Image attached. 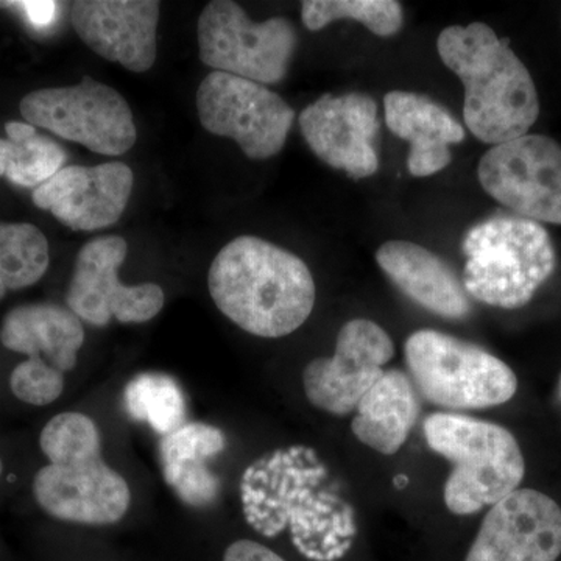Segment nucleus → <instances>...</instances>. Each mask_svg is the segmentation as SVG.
Returning <instances> with one entry per match:
<instances>
[{
  "label": "nucleus",
  "mask_w": 561,
  "mask_h": 561,
  "mask_svg": "<svg viewBox=\"0 0 561 561\" xmlns=\"http://www.w3.org/2000/svg\"><path fill=\"white\" fill-rule=\"evenodd\" d=\"M404 354L421 397L440 408H494L511 401L518 390L515 371L500 357L440 331L413 332Z\"/></svg>",
  "instance_id": "obj_5"
},
{
  "label": "nucleus",
  "mask_w": 561,
  "mask_h": 561,
  "mask_svg": "<svg viewBox=\"0 0 561 561\" xmlns=\"http://www.w3.org/2000/svg\"><path fill=\"white\" fill-rule=\"evenodd\" d=\"M351 430L357 440L383 456L402 448L420 415V397L409 375L383 373L357 405Z\"/></svg>",
  "instance_id": "obj_20"
},
{
  "label": "nucleus",
  "mask_w": 561,
  "mask_h": 561,
  "mask_svg": "<svg viewBox=\"0 0 561 561\" xmlns=\"http://www.w3.org/2000/svg\"><path fill=\"white\" fill-rule=\"evenodd\" d=\"M5 131L9 138H0V176L18 186H41L68 160L60 144L39 135L27 122H7Z\"/></svg>",
  "instance_id": "obj_22"
},
{
  "label": "nucleus",
  "mask_w": 561,
  "mask_h": 561,
  "mask_svg": "<svg viewBox=\"0 0 561 561\" xmlns=\"http://www.w3.org/2000/svg\"><path fill=\"white\" fill-rule=\"evenodd\" d=\"M224 561H286L272 549L256 541L239 540L232 542L225 552Z\"/></svg>",
  "instance_id": "obj_29"
},
{
  "label": "nucleus",
  "mask_w": 561,
  "mask_h": 561,
  "mask_svg": "<svg viewBox=\"0 0 561 561\" xmlns=\"http://www.w3.org/2000/svg\"><path fill=\"white\" fill-rule=\"evenodd\" d=\"M0 7L20 9L35 28H47L57 16L58 3L51 0H31V2H0Z\"/></svg>",
  "instance_id": "obj_28"
},
{
  "label": "nucleus",
  "mask_w": 561,
  "mask_h": 561,
  "mask_svg": "<svg viewBox=\"0 0 561 561\" xmlns=\"http://www.w3.org/2000/svg\"><path fill=\"white\" fill-rule=\"evenodd\" d=\"M393 356V341L375 321H346L339 331L334 356L319 357L306 365L302 371L306 397L320 411L350 415L382 378L383 365Z\"/></svg>",
  "instance_id": "obj_11"
},
{
  "label": "nucleus",
  "mask_w": 561,
  "mask_h": 561,
  "mask_svg": "<svg viewBox=\"0 0 561 561\" xmlns=\"http://www.w3.org/2000/svg\"><path fill=\"white\" fill-rule=\"evenodd\" d=\"M197 36L203 65L261 84L279 83L286 77L298 46L297 31L289 20L253 22L231 0H214L205 7Z\"/></svg>",
  "instance_id": "obj_6"
},
{
  "label": "nucleus",
  "mask_w": 561,
  "mask_h": 561,
  "mask_svg": "<svg viewBox=\"0 0 561 561\" xmlns=\"http://www.w3.org/2000/svg\"><path fill=\"white\" fill-rule=\"evenodd\" d=\"M376 262L405 297L426 311L448 320L470 316V298L457 273L440 256L419 243H382L376 251Z\"/></svg>",
  "instance_id": "obj_17"
},
{
  "label": "nucleus",
  "mask_w": 561,
  "mask_h": 561,
  "mask_svg": "<svg viewBox=\"0 0 561 561\" xmlns=\"http://www.w3.org/2000/svg\"><path fill=\"white\" fill-rule=\"evenodd\" d=\"M224 448L221 431L203 423H186L162 437V472L181 500L195 507L213 502L219 483L206 463Z\"/></svg>",
  "instance_id": "obj_21"
},
{
  "label": "nucleus",
  "mask_w": 561,
  "mask_h": 561,
  "mask_svg": "<svg viewBox=\"0 0 561 561\" xmlns=\"http://www.w3.org/2000/svg\"><path fill=\"white\" fill-rule=\"evenodd\" d=\"M301 20L311 32L335 21H357L373 35L389 38L401 31L404 14L401 3L394 0H305Z\"/></svg>",
  "instance_id": "obj_25"
},
{
  "label": "nucleus",
  "mask_w": 561,
  "mask_h": 561,
  "mask_svg": "<svg viewBox=\"0 0 561 561\" xmlns=\"http://www.w3.org/2000/svg\"><path fill=\"white\" fill-rule=\"evenodd\" d=\"M437 49L463 84V119L476 138L500 146L527 135L540 116V101L529 69L508 39L472 22L445 28Z\"/></svg>",
  "instance_id": "obj_2"
},
{
  "label": "nucleus",
  "mask_w": 561,
  "mask_h": 561,
  "mask_svg": "<svg viewBox=\"0 0 561 561\" xmlns=\"http://www.w3.org/2000/svg\"><path fill=\"white\" fill-rule=\"evenodd\" d=\"M33 494L54 518L84 526L119 523L131 504L130 486L103 461L102 453L41 468L33 479Z\"/></svg>",
  "instance_id": "obj_12"
},
{
  "label": "nucleus",
  "mask_w": 561,
  "mask_h": 561,
  "mask_svg": "<svg viewBox=\"0 0 561 561\" xmlns=\"http://www.w3.org/2000/svg\"><path fill=\"white\" fill-rule=\"evenodd\" d=\"M483 191L523 219L561 225V146L545 135L493 146L478 168Z\"/></svg>",
  "instance_id": "obj_9"
},
{
  "label": "nucleus",
  "mask_w": 561,
  "mask_h": 561,
  "mask_svg": "<svg viewBox=\"0 0 561 561\" xmlns=\"http://www.w3.org/2000/svg\"><path fill=\"white\" fill-rule=\"evenodd\" d=\"M424 437L432 451L453 463L445 504L454 515L497 504L519 489L526 474L518 440L500 424L437 412L424 420Z\"/></svg>",
  "instance_id": "obj_3"
},
{
  "label": "nucleus",
  "mask_w": 561,
  "mask_h": 561,
  "mask_svg": "<svg viewBox=\"0 0 561 561\" xmlns=\"http://www.w3.org/2000/svg\"><path fill=\"white\" fill-rule=\"evenodd\" d=\"M208 287L224 316L264 339L297 331L316 305V283L306 262L254 236L236 238L219 251Z\"/></svg>",
  "instance_id": "obj_1"
},
{
  "label": "nucleus",
  "mask_w": 561,
  "mask_h": 561,
  "mask_svg": "<svg viewBox=\"0 0 561 561\" xmlns=\"http://www.w3.org/2000/svg\"><path fill=\"white\" fill-rule=\"evenodd\" d=\"M49 262V242L39 228L0 221V300L38 283Z\"/></svg>",
  "instance_id": "obj_23"
},
{
  "label": "nucleus",
  "mask_w": 561,
  "mask_h": 561,
  "mask_svg": "<svg viewBox=\"0 0 561 561\" xmlns=\"http://www.w3.org/2000/svg\"><path fill=\"white\" fill-rule=\"evenodd\" d=\"M133 184L135 175L124 162L69 165L36 187L32 201L70 230L98 231L121 219Z\"/></svg>",
  "instance_id": "obj_15"
},
{
  "label": "nucleus",
  "mask_w": 561,
  "mask_h": 561,
  "mask_svg": "<svg viewBox=\"0 0 561 561\" xmlns=\"http://www.w3.org/2000/svg\"><path fill=\"white\" fill-rule=\"evenodd\" d=\"M124 404L131 419L150 424L162 437L186 424V400L171 376L160 373L139 375L128 383Z\"/></svg>",
  "instance_id": "obj_24"
},
{
  "label": "nucleus",
  "mask_w": 561,
  "mask_h": 561,
  "mask_svg": "<svg viewBox=\"0 0 561 561\" xmlns=\"http://www.w3.org/2000/svg\"><path fill=\"white\" fill-rule=\"evenodd\" d=\"M160 13L157 0H77L70 9L73 28L91 50L136 73L157 61Z\"/></svg>",
  "instance_id": "obj_16"
},
{
  "label": "nucleus",
  "mask_w": 561,
  "mask_h": 561,
  "mask_svg": "<svg viewBox=\"0 0 561 561\" xmlns=\"http://www.w3.org/2000/svg\"><path fill=\"white\" fill-rule=\"evenodd\" d=\"M298 122L309 149L332 169L345 171L354 180L378 172V103L370 95H321L302 110Z\"/></svg>",
  "instance_id": "obj_14"
},
{
  "label": "nucleus",
  "mask_w": 561,
  "mask_h": 561,
  "mask_svg": "<svg viewBox=\"0 0 561 561\" xmlns=\"http://www.w3.org/2000/svg\"><path fill=\"white\" fill-rule=\"evenodd\" d=\"M21 114L33 127L106 157L127 153L138 139L130 105L92 77L76 87L31 92L21 101Z\"/></svg>",
  "instance_id": "obj_7"
},
{
  "label": "nucleus",
  "mask_w": 561,
  "mask_h": 561,
  "mask_svg": "<svg viewBox=\"0 0 561 561\" xmlns=\"http://www.w3.org/2000/svg\"><path fill=\"white\" fill-rule=\"evenodd\" d=\"M197 113L206 131L236 140L250 160L276 157L295 121V111L276 92L216 70L198 87Z\"/></svg>",
  "instance_id": "obj_8"
},
{
  "label": "nucleus",
  "mask_w": 561,
  "mask_h": 561,
  "mask_svg": "<svg viewBox=\"0 0 561 561\" xmlns=\"http://www.w3.org/2000/svg\"><path fill=\"white\" fill-rule=\"evenodd\" d=\"M0 342L7 350L39 357L66 373L73 370L84 343V328L69 308L38 302L14 308L0 328Z\"/></svg>",
  "instance_id": "obj_19"
},
{
  "label": "nucleus",
  "mask_w": 561,
  "mask_h": 561,
  "mask_svg": "<svg viewBox=\"0 0 561 561\" xmlns=\"http://www.w3.org/2000/svg\"><path fill=\"white\" fill-rule=\"evenodd\" d=\"M39 446L49 463L99 454L102 453L101 431L90 416L65 412L44 426Z\"/></svg>",
  "instance_id": "obj_26"
},
{
  "label": "nucleus",
  "mask_w": 561,
  "mask_h": 561,
  "mask_svg": "<svg viewBox=\"0 0 561 561\" xmlns=\"http://www.w3.org/2000/svg\"><path fill=\"white\" fill-rule=\"evenodd\" d=\"M461 251L467 256L465 290L493 308H523L556 272L551 236L538 221L518 216L476 225L465 236Z\"/></svg>",
  "instance_id": "obj_4"
},
{
  "label": "nucleus",
  "mask_w": 561,
  "mask_h": 561,
  "mask_svg": "<svg viewBox=\"0 0 561 561\" xmlns=\"http://www.w3.org/2000/svg\"><path fill=\"white\" fill-rule=\"evenodd\" d=\"M2 471H3V465H2V460H0V476H2Z\"/></svg>",
  "instance_id": "obj_30"
},
{
  "label": "nucleus",
  "mask_w": 561,
  "mask_h": 561,
  "mask_svg": "<svg viewBox=\"0 0 561 561\" xmlns=\"http://www.w3.org/2000/svg\"><path fill=\"white\" fill-rule=\"evenodd\" d=\"M128 245L121 236H101L84 243L77 254L66 302L70 311L92 327L103 328L111 320L146 323L164 308V290L158 284L124 286L119 267Z\"/></svg>",
  "instance_id": "obj_10"
},
{
  "label": "nucleus",
  "mask_w": 561,
  "mask_h": 561,
  "mask_svg": "<svg viewBox=\"0 0 561 561\" xmlns=\"http://www.w3.org/2000/svg\"><path fill=\"white\" fill-rule=\"evenodd\" d=\"M561 507L548 494L518 489L491 505L465 561H557Z\"/></svg>",
  "instance_id": "obj_13"
},
{
  "label": "nucleus",
  "mask_w": 561,
  "mask_h": 561,
  "mask_svg": "<svg viewBox=\"0 0 561 561\" xmlns=\"http://www.w3.org/2000/svg\"><path fill=\"white\" fill-rule=\"evenodd\" d=\"M383 110L389 130L411 146L408 168L413 176L424 179L451 164L449 146L465 139V128L440 103L416 92L391 91Z\"/></svg>",
  "instance_id": "obj_18"
},
{
  "label": "nucleus",
  "mask_w": 561,
  "mask_h": 561,
  "mask_svg": "<svg viewBox=\"0 0 561 561\" xmlns=\"http://www.w3.org/2000/svg\"><path fill=\"white\" fill-rule=\"evenodd\" d=\"M10 387L18 400L43 408L61 397L65 373L55 370L39 357H28L11 373Z\"/></svg>",
  "instance_id": "obj_27"
}]
</instances>
